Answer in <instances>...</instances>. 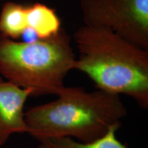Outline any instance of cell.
Segmentation results:
<instances>
[{"instance_id": "6da1fadb", "label": "cell", "mask_w": 148, "mask_h": 148, "mask_svg": "<svg viewBox=\"0 0 148 148\" xmlns=\"http://www.w3.org/2000/svg\"><path fill=\"white\" fill-rule=\"evenodd\" d=\"M79 52L73 69L88 75L98 89L132 97L148 108V49L107 28L84 25L73 33Z\"/></svg>"}, {"instance_id": "7a4b0ae2", "label": "cell", "mask_w": 148, "mask_h": 148, "mask_svg": "<svg viewBox=\"0 0 148 148\" xmlns=\"http://www.w3.org/2000/svg\"><path fill=\"white\" fill-rule=\"evenodd\" d=\"M57 99L25 112L28 134L38 141L70 137L83 143L95 141L112 127H121L126 116L124 104L116 94L79 86H65Z\"/></svg>"}, {"instance_id": "3957f363", "label": "cell", "mask_w": 148, "mask_h": 148, "mask_svg": "<svg viewBox=\"0 0 148 148\" xmlns=\"http://www.w3.org/2000/svg\"><path fill=\"white\" fill-rule=\"evenodd\" d=\"M75 59L71 38L63 28L54 36L31 42L0 34V74L19 87L32 90V97L58 95Z\"/></svg>"}, {"instance_id": "277c9868", "label": "cell", "mask_w": 148, "mask_h": 148, "mask_svg": "<svg viewBox=\"0 0 148 148\" xmlns=\"http://www.w3.org/2000/svg\"><path fill=\"white\" fill-rule=\"evenodd\" d=\"M84 25L107 28L148 49V0H80Z\"/></svg>"}, {"instance_id": "5b68a950", "label": "cell", "mask_w": 148, "mask_h": 148, "mask_svg": "<svg viewBox=\"0 0 148 148\" xmlns=\"http://www.w3.org/2000/svg\"><path fill=\"white\" fill-rule=\"evenodd\" d=\"M32 90L4 80L0 75V146L12 134L28 132L24 105Z\"/></svg>"}, {"instance_id": "8992f818", "label": "cell", "mask_w": 148, "mask_h": 148, "mask_svg": "<svg viewBox=\"0 0 148 148\" xmlns=\"http://www.w3.org/2000/svg\"><path fill=\"white\" fill-rule=\"evenodd\" d=\"M26 20L27 28L32 29L40 39L54 36L62 28L56 11L42 3L26 5Z\"/></svg>"}, {"instance_id": "52a82bcc", "label": "cell", "mask_w": 148, "mask_h": 148, "mask_svg": "<svg viewBox=\"0 0 148 148\" xmlns=\"http://www.w3.org/2000/svg\"><path fill=\"white\" fill-rule=\"evenodd\" d=\"M27 29L26 5L13 1L4 3L0 13V34L16 40Z\"/></svg>"}, {"instance_id": "ba28073f", "label": "cell", "mask_w": 148, "mask_h": 148, "mask_svg": "<svg viewBox=\"0 0 148 148\" xmlns=\"http://www.w3.org/2000/svg\"><path fill=\"white\" fill-rule=\"evenodd\" d=\"M119 127H112L106 135L95 141L83 143L70 137L50 138L40 141L38 148H127L116 137Z\"/></svg>"}]
</instances>
